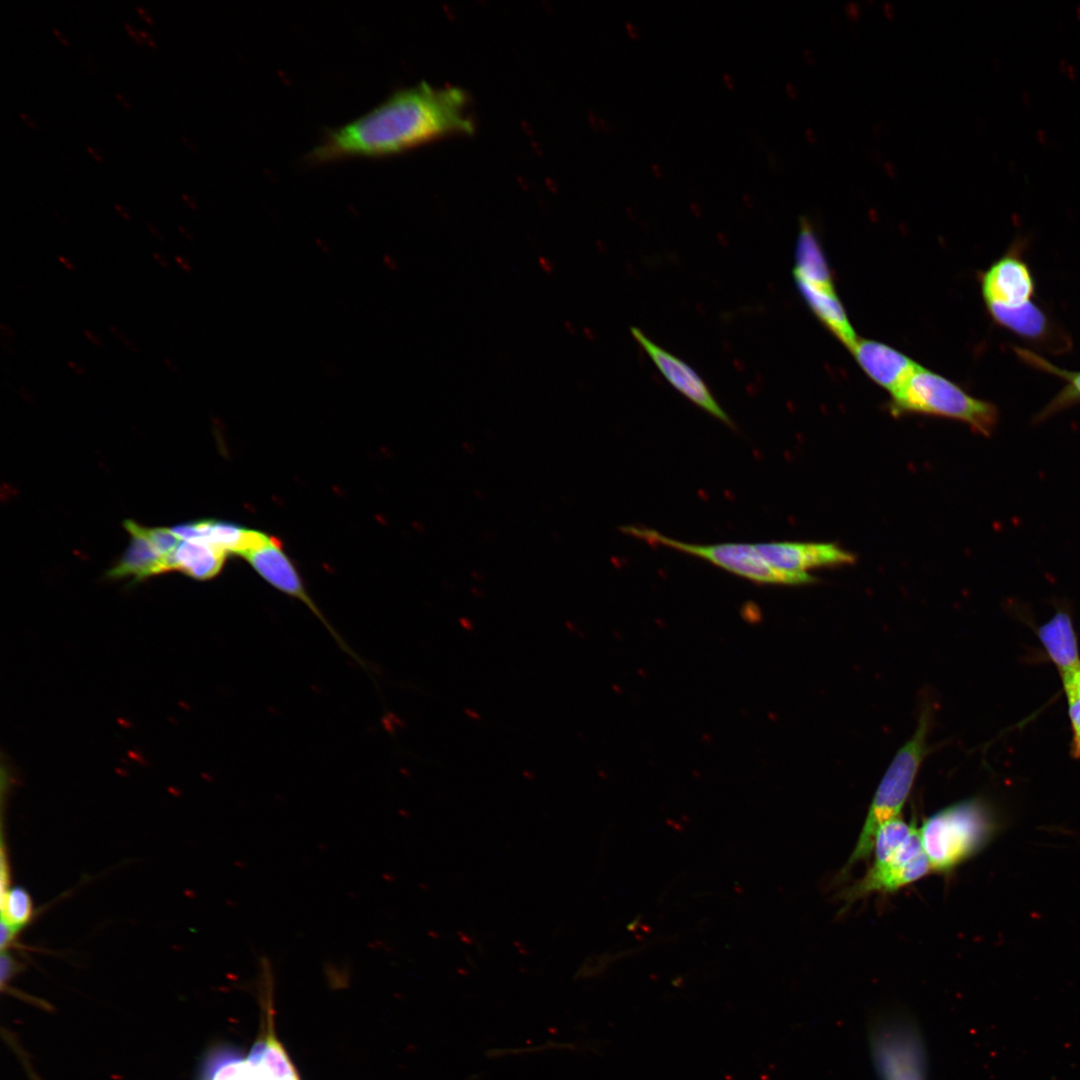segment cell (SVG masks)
<instances>
[{
  "instance_id": "6da1fadb",
  "label": "cell",
  "mask_w": 1080,
  "mask_h": 1080,
  "mask_svg": "<svg viewBox=\"0 0 1080 1080\" xmlns=\"http://www.w3.org/2000/svg\"><path fill=\"white\" fill-rule=\"evenodd\" d=\"M474 122L464 90L427 82L400 89L358 118L329 129L309 153L312 162L386 156L441 136L470 133Z\"/></svg>"
},
{
  "instance_id": "7a4b0ae2",
  "label": "cell",
  "mask_w": 1080,
  "mask_h": 1080,
  "mask_svg": "<svg viewBox=\"0 0 1080 1080\" xmlns=\"http://www.w3.org/2000/svg\"><path fill=\"white\" fill-rule=\"evenodd\" d=\"M996 830L990 809L980 800L968 799L928 817L919 835L931 870L944 873L978 853Z\"/></svg>"
},
{
  "instance_id": "3957f363",
  "label": "cell",
  "mask_w": 1080,
  "mask_h": 1080,
  "mask_svg": "<svg viewBox=\"0 0 1080 1080\" xmlns=\"http://www.w3.org/2000/svg\"><path fill=\"white\" fill-rule=\"evenodd\" d=\"M931 717L932 710L930 705H927L921 712L913 736L898 750L886 770L872 799L846 869L859 861L868 859L873 850L877 830L885 822L900 816L927 752Z\"/></svg>"
},
{
  "instance_id": "277c9868",
  "label": "cell",
  "mask_w": 1080,
  "mask_h": 1080,
  "mask_svg": "<svg viewBox=\"0 0 1080 1080\" xmlns=\"http://www.w3.org/2000/svg\"><path fill=\"white\" fill-rule=\"evenodd\" d=\"M892 395L895 413H921L965 422L985 436L994 430L998 412L986 401L975 399L959 386L920 365Z\"/></svg>"
},
{
  "instance_id": "5b68a950",
  "label": "cell",
  "mask_w": 1080,
  "mask_h": 1080,
  "mask_svg": "<svg viewBox=\"0 0 1080 1080\" xmlns=\"http://www.w3.org/2000/svg\"><path fill=\"white\" fill-rule=\"evenodd\" d=\"M867 1042L879 1080H928L924 1037L910 1013L892 1008L870 1016Z\"/></svg>"
},
{
  "instance_id": "8992f818",
  "label": "cell",
  "mask_w": 1080,
  "mask_h": 1080,
  "mask_svg": "<svg viewBox=\"0 0 1080 1080\" xmlns=\"http://www.w3.org/2000/svg\"><path fill=\"white\" fill-rule=\"evenodd\" d=\"M621 530L633 537L704 559L728 572L761 584L802 585L815 581L809 573H791L771 567L760 555L756 544L720 543L698 545L669 538L646 527L624 526Z\"/></svg>"
},
{
  "instance_id": "52a82bcc",
  "label": "cell",
  "mask_w": 1080,
  "mask_h": 1080,
  "mask_svg": "<svg viewBox=\"0 0 1080 1080\" xmlns=\"http://www.w3.org/2000/svg\"><path fill=\"white\" fill-rule=\"evenodd\" d=\"M243 557L267 583L279 591L304 603L322 622L339 648L358 662L359 665L364 668L367 667L361 657L346 643L310 597L300 575L292 561L283 551L278 539L269 536L263 544L248 551Z\"/></svg>"
},
{
  "instance_id": "ba28073f",
  "label": "cell",
  "mask_w": 1080,
  "mask_h": 1080,
  "mask_svg": "<svg viewBox=\"0 0 1080 1080\" xmlns=\"http://www.w3.org/2000/svg\"><path fill=\"white\" fill-rule=\"evenodd\" d=\"M631 333L661 374L677 391L707 413L732 426L729 416L717 403L706 383L689 365L659 347L641 330L633 327Z\"/></svg>"
},
{
  "instance_id": "9c48e42d",
  "label": "cell",
  "mask_w": 1080,
  "mask_h": 1080,
  "mask_svg": "<svg viewBox=\"0 0 1080 1080\" xmlns=\"http://www.w3.org/2000/svg\"><path fill=\"white\" fill-rule=\"evenodd\" d=\"M930 870L918 833L896 861L880 868L870 867L863 878L846 891L844 898L851 903L872 892H893L921 879Z\"/></svg>"
},
{
  "instance_id": "30bf717a",
  "label": "cell",
  "mask_w": 1080,
  "mask_h": 1080,
  "mask_svg": "<svg viewBox=\"0 0 1080 1080\" xmlns=\"http://www.w3.org/2000/svg\"><path fill=\"white\" fill-rule=\"evenodd\" d=\"M761 557L773 568L808 573L807 570L851 564L855 556L832 543L768 542L755 543Z\"/></svg>"
},
{
  "instance_id": "8fae6325",
  "label": "cell",
  "mask_w": 1080,
  "mask_h": 1080,
  "mask_svg": "<svg viewBox=\"0 0 1080 1080\" xmlns=\"http://www.w3.org/2000/svg\"><path fill=\"white\" fill-rule=\"evenodd\" d=\"M850 352L864 372L891 394L903 385L919 366L903 353L874 340L857 339Z\"/></svg>"
},
{
  "instance_id": "7c38bea8",
  "label": "cell",
  "mask_w": 1080,
  "mask_h": 1080,
  "mask_svg": "<svg viewBox=\"0 0 1080 1080\" xmlns=\"http://www.w3.org/2000/svg\"><path fill=\"white\" fill-rule=\"evenodd\" d=\"M170 530L181 540L210 544L225 553L244 556L248 551L263 544L268 535L240 527L234 523L202 519L177 524Z\"/></svg>"
},
{
  "instance_id": "4fadbf2b",
  "label": "cell",
  "mask_w": 1080,
  "mask_h": 1080,
  "mask_svg": "<svg viewBox=\"0 0 1080 1080\" xmlns=\"http://www.w3.org/2000/svg\"><path fill=\"white\" fill-rule=\"evenodd\" d=\"M1038 635L1062 675L1065 693L1080 690V659L1069 615L1058 612L1039 628Z\"/></svg>"
},
{
  "instance_id": "5bb4252c",
  "label": "cell",
  "mask_w": 1080,
  "mask_h": 1080,
  "mask_svg": "<svg viewBox=\"0 0 1080 1080\" xmlns=\"http://www.w3.org/2000/svg\"><path fill=\"white\" fill-rule=\"evenodd\" d=\"M982 291L986 304L1020 306L1028 302L1033 293L1032 278L1024 263L1005 256L984 274Z\"/></svg>"
},
{
  "instance_id": "9a60e30c",
  "label": "cell",
  "mask_w": 1080,
  "mask_h": 1080,
  "mask_svg": "<svg viewBox=\"0 0 1080 1080\" xmlns=\"http://www.w3.org/2000/svg\"><path fill=\"white\" fill-rule=\"evenodd\" d=\"M124 527L131 540L119 561L108 571V577H132L139 581L168 572L167 557L162 556L143 535L139 524L126 520Z\"/></svg>"
},
{
  "instance_id": "2e32d148",
  "label": "cell",
  "mask_w": 1080,
  "mask_h": 1080,
  "mask_svg": "<svg viewBox=\"0 0 1080 1080\" xmlns=\"http://www.w3.org/2000/svg\"><path fill=\"white\" fill-rule=\"evenodd\" d=\"M795 282H803L827 291H835L831 271L826 262L817 235L805 217L800 219L796 242Z\"/></svg>"
},
{
  "instance_id": "e0dca14e",
  "label": "cell",
  "mask_w": 1080,
  "mask_h": 1080,
  "mask_svg": "<svg viewBox=\"0 0 1080 1080\" xmlns=\"http://www.w3.org/2000/svg\"><path fill=\"white\" fill-rule=\"evenodd\" d=\"M227 553L210 544L181 540L167 557L168 572L181 571L196 580H208L222 570Z\"/></svg>"
},
{
  "instance_id": "ac0fdd59",
  "label": "cell",
  "mask_w": 1080,
  "mask_h": 1080,
  "mask_svg": "<svg viewBox=\"0 0 1080 1080\" xmlns=\"http://www.w3.org/2000/svg\"><path fill=\"white\" fill-rule=\"evenodd\" d=\"M796 284L816 317L850 350L858 338L835 291H827L803 282Z\"/></svg>"
},
{
  "instance_id": "d6986e66",
  "label": "cell",
  "mask_w": 1080,
  "mask_h": 1080,
  "mask_svg": "<svg viewBox=\"0 0 1080 1080\" xmlns=\"http://www.w3.org/2000/svg\"><path fill=\"white\" fill-rule=\"evenodd\" d=\"M918 831L914 824L905 822L900 816L882 824L875 835L871 867L880 868L896 861Z\"/></svg>"
},
{
  "instance_id": "ffe728a7",
  "label": "cell",
  "mask_w": 1080,
  "mask_h": 1080,
  "mask_svg": "<svg viewBox=\"0 0 1080 1080\" xmlns=\"http://www.w3.org/2000/svg\"><path fill=\"white\" fill-rule=\"evenodd\" d=\"M203 1080H271L264 1068L254 1060L242 1058L231 1051H221L209 1058Z\"/></svg>"
},
{
  "instance_id": "44dd1931",
  "label": "cell",
  "mask_w": 1080,
  "mask_h": 1080,
  "mask_svg": "<svg viewBox=\"0 0 1080 1080\" xmlns=\"http://www.w3.org/2000/svg\"><path fill=\"white\" fill-rule=\"evenodd\" d=\"M987 306L996 321L1021 335L1040 337L1047 329L1043 313L1029 301L1016 307L1000 303Z\"/></svg>"
},
{
  "instance_id": "7402d4cb",
  "label": "cell",
  "mask_w": 1080,
  "mask_h": 1080,
  "mask_svg": "<svg viewBox=\"0 0 1080 1080\" xmlns=\"http://www.w3.org/2000/svg\"><path fill=\"white\" fill-rule=\"evenodd\" d=\"M1 920L6 921L16 930L31 917L32 902L25 889L14 887L1 893Z\"/></svg>"
},
{
  "instance_id": "603a6c76",
  "label": "cell",
  "mask_w": 1080,
  "mask_h": 1080,
  "mask_svg": "<svg viewBox=\"0 0 1080 1080\" xmlns=\"http://www.w3.org/2000/svg\"><path fill=\"white\" fill-rule=\"evenodd\" d=\"M1019 353L1021 354V356L1024 359L1029 360L1031 363L1039 366L1040 368L1046 369L1047 371L1058 374V375L1064 377L1065 379L1069 380L1071 382L1072 386H1073V389L1076 391V393L1078 395H1080V373L1079 372H1069V371L1061 370V369L1047 363L1045 360L1039 358L1038 356H1035L1034 354H1031V353H1029L1027 351L1021 350Z\"/></svg>"
},
{
  "instance_id": "cb8c5ba5",
  "label": "cell",
  "mask_w": 1080,
  "mask_h": 1080,
  "mask_svg": "<svg viewBox=\"0 0 1080 1080\" xmlns=\"http://www.w3.org/2000/svg\"><path fill=\"white\" fill-rule=\"evenodd\" d=\"M1069 714L1073 727V748L1075 757H1080V691L1067 695Z\"/></svg>"
},
{
  "instance_id": "d4e9b609",
  "label": "cell",
  "mask_w": 1080,
  "mask_h": 1080,
  "mask_svg": "<svg viewBox=\"0 0 1080 1080\" xmlns=\"http://www.w3.org/2000/svg\"><path fill=\"white\" fill-rule=\"evenodd\" d=\"M16 931L17 930L13 926H11L9 923H7L4 920H1L0 944H1L2 951L5 949L6 946H8V944L10 943L12 938L14 937Z\"/></svg>"
},
{
  "instance_id": "484cf974",
  "label": "cell",
  "mask_w": 1080,
  "mask_h": 1080,
  "mask_svg": "<svg viewBox=\"0 0 1080 1080\" xmlns=\"http://www.w3.org/2000/svg\"><path fill=\"white\" fill-rule=\"evenodd\" d=\"M110 331L123 342V344L128 350L133 353H137L139 351L137 345L133 342V340L126 336L120 328L116 326H110Z\"/></svg>"
},
{
  "instance_id": "4316f807",
  "label": "cell",
  "mask_w": 1080,
  "mask_h": 1080,
  "mask_svg": "<svg viewBox=\"0 0 1080 1080\" xmlns=\"http://www.w3.org/2000/svg\"><path fill=\"white\" fill-rule=\"evenodd\" d=\"M84 335L88 339V341L96 347H102L104 345L102 338L96 332L90 329H85Z\"/></svg>"
},
{
  "instance_id": "83f0119b",
  "label": "cell",
  "mask_w": 1080,
  "mask_h": 1080,
  "mask_svg": "<svg viewBox=\"0 0 1080 1080\" xmlns=\"http://www.w3.org/2000/svg\"><path fill=\"white\" fill-rule=\"evenodd\" d=\"M538 265L547 274H552L554 272L553 262L545 256L538 257Z\"/></svg>"
},
{
  "instance_id": "f1b7e54d",
  "label": "cell",
  "mask_w": 1080,
  "mask_h": 1080,
  "mask_svg": "<svg viewBox=\"0 0 1080 1080\" xmlns=\"http://www.w3.org/2000/svg\"><path fill=\"white\" fill-rule=\"evenodd\" d=\"M152 256H153V259H154V261H155V262H156V263H157V264H158V265H159L160 267H162V268H168V267H169V262H168V260H167V259H166V257H165V256H163L162 254H160V253H158V252H153V253H152Z\"/></svg>"
},
{
  "instance_id": "f546056e",
  "label": "cell",
  "mask_w": 1080,
  "mask_h": 1080,
  "mask_svg": "<svg viewBox=\"0 0 1080 1080\" xmlns=\"http://www.w3.org/2000/svg\"><path fill=\"white\" fill-rule=\"evenodd\" d=\"M175 261H176L177 265H178V266H179V267H180V268H181V269H182L183 271H186V272H190V271H191V266H190L189 262H188V261H187V259H186V258H184L183 256H180V255H176V256H175Z\"/></svg>"
},
{
  "instance_id": "4dcf8cb0",
  "label": "cell",
  "mask_w": 1080,
  "mask_h": 1080,
  "mask_svg": "<svg viewBox=\"0 0 1080 1080\" xmlns=\"http://www.w3.org/2000/svg\"><path fill=\"white\" fill-rule=\"evenodd\" d=\"M58 260L67 270H70V271L75 270L76 266H75V263L72 261V259H70V258H68L66 256L59 255Z\"/></svg>"
},
{
  "instance_id": "1f68e13d",
  "label": "cell",
  "mask_w": 1080,
  "mask_h": 1080,
  "mask_svg": "<svg viewBox=\"0 0 1080 1080\" xmlns=\"http://www.w3.org/2000/svg\"><path fill=\"white\" fill-rule=\"evenodd\" d=\"M68 366L77 375H83L85 372L84 367L80 363H77L73 360L68 361Z\"/></svg>"
},
{
  "instance_id": "d6a6232c",
  "label": "cell",
  "mask_w": 1080,
  "mask_h": 1080,
  "mask_svg": "<svg viewBox=\"0 0 1080 1080\" xmlns=\"http://www.w3.org/2000/svg\"><path fill=\"white\" fill-rule=\"evenodd\" d=\"M1 333H2V336L4 338H6L8 341L13 339L14 336H15V333H14L13 329L11 327H9L8 325H5L4 323L1 325Z\"/></svg>"
},
{
  "instance_id": "836d02e7",
  "label": "cell",
  "mask_w": 1080,
  "mask_h": 1080,
  "mask_svg": "<svg viewBox=\"0 0 1080 1080\" xmlns=\"http://www.w3.org/2000/svg\"><path fill=\"white\" fill-rule=\"evenodd\" d=\"M124 26H125L127 32L134 38V40L137 43L141 44L143 42L141 36L139 35V33L136 32L128 23L125 22Z\"/></svg>"
},
{
  "instance_id": "e575fe53",
  "label": "cell",
  "mask_w": 1080,
  "mask_h": 1080,
  "mask_svg": "<svg viewBox=\"0 0 1080 1080\" xmlns=\"http://www.w3.org/2000/svg\"><path fill=\"white\" fill-rule=\"evenodd\" d=\"M149 232L159 241H163V236L160 230H158L152 223H147Z\"/></svg>"
},
{
  "instance_id": "d590c367",
  "label": "cell",
  "mask_w": 1080,
  "mask_h": 1080,
  "mask_svg": "<svg viewBox=\"0 0 1080 1080\" xmlns=\"http://www.w3.org/2000/svg\"><path fill=\"white\" fill-rule=\"evenodd\" d=\"M164 364L172 373H177L179 371V367L176 362H174L170 358H164Z\"/></svg>"
},
{
  "instance_id": "8d00e7d4",
  "label": "cell",
  "mask_w": 1080,
  "mask_h": 1080,
  "mask_svg": "<svg viewBox=\"0 0 1080 1080\" xmlns=\"http://www.w3.org/2000/svg\"><path fill=\"white\" fill-rule=\"evenodd\" d=\"M138 33H139V35L141 36L142 40H144L145 42H147V43H148V44H149L150 46H152V47H155V43H154V40H153V38L151 37V35H150V34H148L147 32H145L144 30H139V32H138Z\"/></svg>"
},
{
  "instance_id": "74e56055",
  "label": "cell",
  "mask_w": 1080,
  "mask_h": 1080,
  "mask_svg": "<svg viewBox=\"0 0 1080 1080\" xmlns=\"http://www.w3.org/2000/svg\"><path fill=\"white\" fill-rule=\"evenodd\" d=\"M114 208L124 219H126V220L130 219V213L124 207H122V206H120L118 204H114Z\"/></svg>"
},
{
  "instance_id": "f35d334b",
  "label": "cell",
  "mask_w": 1080,
  "mask_h": 1080,
  "mask_svg": "<svg viewBox=\"0 0 1080 1080\" xmlns=\"http://www.w3.org/2000/svg\"><path fill=\"white\" fill-rule=\"evenodd\" d=\"M19 115L26 122V124L28 126H30L31 128H35L36 124H35L34 120L31 117H29L28 115H26L23 112H19Z\"/></svg>"
},
{
  "instance_id": "ab89813d",
  "label": "cell",
  "mask_w": 1080,
  "mask_h": 1080,
  "mask_svg": "<svg viewBox=\"0 0 1080 1080\" xmlns=\"http://www.w3.org/2000/svg\"><path fill=\"white\" fill-rule=\"evenodd\" d=\"M178 230L186 239H188V240L193 239V236H192L191 232H189L184 226L179 224L178 225Z\"/></svg>"
},
{
  "instance_id": "60d3db41",
  "label": "cell",
  "mask_w": 1080,
  "mask_h": 1080,
  "mask_svg": "<svg viewBox=\"0 0 1080 1080\" xmlns=\"http://www.w3.org/2000/svg\"><path fill=\"white\" fill-rule=\"evenodd\" d=\"M136 9H137V11H138V12L140 13V15H141V16H142V17H143V18H144V19H145V20H146V21H147L148 23H150V24L152 23V19L150 18L149 14L147 13V11H146V10H145L144 8H141V7L137 6V7H136Z\"/></svg>"
},
{
  "instance_id": "b9f144b4",
  "label": "cell",
  "mask_w": 1080,
  "mask_h": 1080,
  "mask_svg": "<svg viewBox=\"0 0 1080 1080\" xmlns=\"http://www.w3.org/2000/svg\"><path fill=\"white\" fill-rule=\"evenodd\" d=\"M86 149L96 161H98V162L102 161L101 156L94 149H92V147L87 145Z\"/></svg>"
},
{
  "instance_id": "7bdbcfd3",
  "label": "cell",
  "mask_w": 1080,
  "mask_h": 1080,
  "mask_svg": "<svg viewBox=\"0 0 1080 1080\" xmlns=\"http://www.w3.org/2000/svg\"><path fill=\"white\" fill-rule=\"evenodd\" d=\"M182 198L189 207H191L193 209L196 208V204L193 202V200L187 194L182 193Z\"/></svg>"
},
{
  "instance_id": "ee69618b",
  "label": "cell",
  "mask_w": 1080,
  "mask_h": 1080,
  "mask_svg": "<svg viewBox=\"0 0 1080 1080\" xmlns=\"http://www.w3.org/2000/svg\"><path fill=\"white\" fill-rule=\"evenodd\" d=\"M564 328H565V330H566L567 332H569V333H571V334H574V333H575V328H574L573 324H572V323H571L570 321H568V320H566V321L564 322Z\"/></svg>"
},
{
  "instance_id": "f6af8a7d",
  "label": "cell",
  "mask_w": 1080,
  "mask_h": 1080,
  "mask_svg": "<svg viewBox=\"0 0 1080 1080\" xmlns=\"http://www.w3.org/2000/svg\"><path fill=\"white\" fill-rule=\"evenodd\" d=\"M53 32L60 39V41L63 44H65V45L68 44V41H67L66 37L63 34H61L60 31H58L56 28H53Z\"/></svg>"
},
{
  "instance_id": "bcb514c9",
  "label": "cell",
  "mask_w": 1080,
  "mask_h": 1080,
  "mask_svg": "<svg viewBox=\"0 0 1080 1080\" xmlns=\"http://www.w3.org/2000/svg\"><path fill=\"white\" fill-rule=\"evenodd\" d=\"M115 96H116V98H117L118 100H120V101L122 102V104H123V105H124V106H125L126 108H130V105H129V103H128V102H127V101H126V100H125V99H124V98L122 97V95H121L120 93H117V92H115Z\"/></svg>"
}]
</instances>
